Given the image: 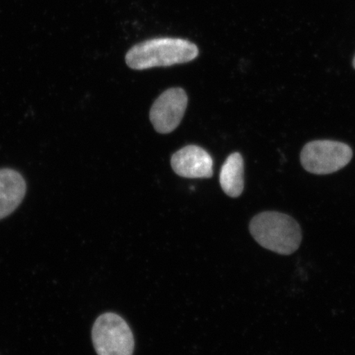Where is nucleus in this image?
<instances>
[{
    "label": "nucleus",
    "mask_w": 355,
    "mask_h": 355,
    "mask_svg": "<svg viewBox=\"0 0 355 355\" xmlns=\"http://www.w3.org/2000/svg\"><path fill=\"white\" fill-rule=\"evenodd\" d=\"M198 56V46L188 40L162 37L137 44L128 51L125 60L132 69L144 70L188 63Z\"/></svg>",
    "instance_id": "obj_1"
},
{
    "label": "nucleus",
    "mask_w": 355,
    "mask_h": 355,
    "mask_svg": "<svg viewBox=\"0 0 355 355\" xmlns=\"http://www.w3.org/2000/svg\"><path fill=\"white\" fill-rule=\"evenodd\" d=\"M250 230L252 236L261 246L278 254H294L302 241L298 222L281 212L259 213L252 219Z\"/></svg>",
    "instance_id": "obj_2"
},
{
    "label": "nucleus",
    "mask_w": 355,
    "mask_h": 355,
    "mask_svg": "<svg viewBox=\"0 0 355 355\" xmlns=\"http://www.w3.org/2000/svg\"><path fill=\"white\" fill-rule=\"evenodd\" d=\"M92 338L98 355H132L135 338L124 319L114 313L97 318L92 331Z\"/></svg>",
    "instance_id": "obj_3"
},
{
    "label": "nucleus",
    "mask_w": 355,
    "mask_h": 355,
    "mask_svg": "<svg viewBox=\"0 0 355 355\" xmlns=\"http://www.w3.org/2000/svg\"><path fill=\"white\" fill-rule=\"evenodd\" d=\"M353 150L340 141L318 140L306 144L301 153L302 166L315 175L332 174L352 161Z\"/></svg>",
    "instance_id": "obj_4"
},
{
    "label": "nucleus",
    "mask_w": 355,
    "mask_h": 355,
    "mask_svg": "<svg viewBox=\"0 0 355 355\" xmlns=\"http://www.w3.org/2000/svg\"><path fill=\"white\" fill-rule=\"evenodd\" d=\"M188 96L184 89L174 87L164 92L154 102L150 121L155 131L167 135L175 130L185 114Z\"/></svg>",
    "instance_id": "obj_5"
},
{
    "label": "nucleus",
    "mask_w": 355,
    "mask_h": 355,
    "mask_svg": "<svg viewBox=\"0 0 355 355\" xmlns=\"http://www.w3.org/2000/svg\"><path fill=\"white\" fill-rule=\"evenodd\" d=\"M171 166L178 175L189 179H203L213 175V159L198 146L189 145L171 157Z\"/></svg>",
    "instance_id": "obj_6"
},
{
    "label": "nucleus",
    "mask_w": 355,
    "mask_h": 355,
    "mask_svg": "<svg viewBox=\"0 0 355 355\" xmlns=\"http://www.w3.org/2000/svg\"><path fill=\"white\" fill-rule=\"evenodd\" d=\"M26 182L19 171L0 168V220L15 212L26 193Z\"/></svg>",
    "instance_id": "obj_7"
},
{
    "label": "nucleus",
    "mask_w": 355,
    "mask_h": 355,
    "mask_svg": "<svg viewBox=\"0 0 355 355\" xmlns=\"http://www.w3.org/2000/svg\"><path fill=\"white\" fill-rule=\"evenodd\" d=\"M244 166L241 153H234L221 167L220 184L224 192L232 198L241 196L244 189Z\"/></svg>",
    "instance_id": "obj_8"
},
{
    "label": "nucleus",
    "mask_w": 355,
    "mask_h": 355,
    "mask_svg": "<svg viewBox=\"0 0 355 355\" xmlns=\"http://www.w3.org/2000/svg\"><path fill=\"white\" fill-rule=\"evenodd\" d=\"M353 66H354V68L355 69V57H354V61H353Z\"/></svg>",
    "instance_id": "obj_9"
}]
</instances>
